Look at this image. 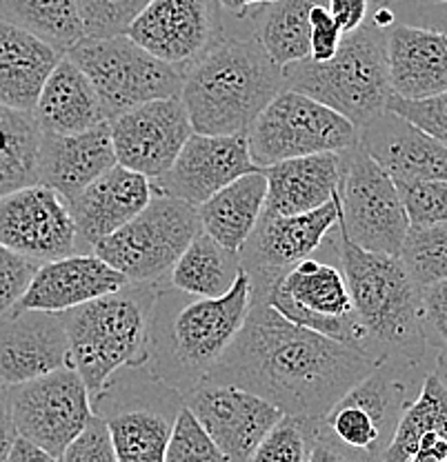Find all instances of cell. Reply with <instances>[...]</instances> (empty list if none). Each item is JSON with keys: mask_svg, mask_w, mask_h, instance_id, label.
Returning a JSON list of instances; mask_svg holds the SVG:
<instances>
[{"mask_svg": "<svg viewBox=\"0 0 447 462\" xmlns=\"http://www.w3.org/2000/svg\"><path fill=\"white\" fill-rule=\"evenodd\" d=\"M372 367L360 351L298 327L252 298L237 338L205 383L232 384L285 416L319 420Z\"/></svg>", "mask_w": 447, "mask_h": 462, "instance_id": "6da1fadb", "label": "cell"}, {"mask_svg": "<svg viewBox=\"0 0 447 462\" xmlns=\"http://www.w3.org/2000/svg\"><path fill=\"white\" fill-rule=\"evenodd\" d=\"M252 302V282L240 273L223 298H196L158 282L145 369L161 383L190 393L208 380L214 365L234 343Z\"/></svg>", "mask_w": 447, "mask_h": 462, "instance_id": "7a4b0ae2", "label": "cell"}, {"mask_svg": "<svg viewBox=\"0 0 447 462\" xmlns=\"http://www.w3.org/2000/svg\"><path fill=\"white\" fill-rule=\"evenodd\" d=\"M334 249L348 281L354 311L365 331V351L374 365L378 360L432 363L421 307V289L412 282L398 256L365 252L339 227ZM439 351V349H434Z\"/></svg>", "mask_w": 447, "mask_h": 462, "instance_id": "3957f363", "label": "cell"}, {"mask_svg": "<svg viewBox=\"0 0 447 462\" xmlns=\"http://www.w3.org/2000/svg\"><path fill=\"white\" fill-rule=\"evenodd\" d=\"M285 89L283 69L254 36H223L182 71L181 100L194 134H245Z\"/></svg>", "mask_w": 447, "mask_h": 462, "instance_id": "277c9868", "label": "cell"}, {"mask_svg": "<svg viewBox=\"0 0 447 462\" xmlns=\"http://www.w3.org/2000/svg\"><path fill=\"white\" fill-rule=\"evenodd\" d=\"M158 282H127L118 291L62 311L70 365L80 374L89 398L125 367H145L149 322Z\"/></svg>", "mask_w": 447, "mask_h": 462, "instance_id": "5b68a950", "label": "cell"}, {"mask_svg": "<svg viewBox=\"0 0 447 462\" xmlns=\"http://www.w3.org/2000/svg\"><path fill=\"white\" fill-rule=\"evenodd\" d=\"M285 89L319 100L363 129L387 109L392 96L387 69V32L372 21L345 33L336 56L328 62L310 58L283 67Z\"/></svg>", "mask_w": 447, "mask_h": 462, "instance_id": "8992f818", "label": "cell"}, {"mask_svg": "<svg viewBox=\"0 0 447 462\" xmlns=\"http://www.w3.org/2000/svg\"><path fill=\"white\" fill-rule=\"evenodd\" d=\"M434 363L378 360L372 372L319 418L321 431L360 458L383 462L403 411L418 396Z\"/></svg>", "mask_w": 447, "mask_h": 462, "instance_id": "52a82bcc", "label": "cell"}, {"mask_svg": "<svg viewBox=\"0 0 447 462\" xmlns=\"http://www.w3.org/2000/svg\"><path fill=\"white\" fill-rule=\"evenodd\" d=\"M182 396L145 367H125L91 398V411L107 422L118 462H165Z\"/></svg>", "mask_w": 447, "mask_h": 462, "instance_id": "ba28073f", "label": "cell"}, {"mask_svg": "<svg viewBox=\"0 0 447 462\" xmlns=\"http://www.w3.org/2000/svg\"><path fill=\"white\" fill-rule=\"evenodd\" d=\"M200 231L199 207L154 194L145 209L100 240L94 254L129 282H165L176 260Z\"/></svg>", "mask_w": 447, "mask_h": 462, "instance_id": "9c48e42d", "label": "cell"}, {"mask_svg": "<svg viewBox=\"0 0 447 462\" xmlns=\"http://www.w3.org/2000/svg\"><path fill=\"white\" fill-rule=\"evenodd\" d=\"M245 136L258 170L314 153H343L359 144V129L348 118L292 89L274 96Z\"/></svg>", "mask_w": 447, "mask_h": 462, "instance_id": "30bf717a", "label": "cell"}, {"mask_svg": "<svg viewBox=\"0 0 447 462\" xmlns=\"http://www.w3.org/2000/svg\"><path fill=\"white\" fill-rule=\"evenodd\" d=\"M65 56L94 85L107 120L152 100L181 98L182 69L158 60L129 36L83 38Z\"/></svg>", "mask_w": 447, "mask_h": 462, "instance_id": "8fae6325", "label": "cell"}, {"mask_svg": "<svg viewBox=\"0 0 447 462\" xmlns=\"http://www.w3.org/2000/svg\"><path fill=\"white\" fill-rule=\"evenodd\" d=\"M252 298L267 302L294 325L368 356L365 331L354 311L348 281L336 264L305 258L278 276L263 293H252Z\"/></svg>", "mask_w": 447, "mask_h": 462, "instance_id": "7c38bea8", "label": "cell"}, {"mask_svg": "<svg viewBox=\"0 0 447 462\" xmlns=\"http://www.w3.org/2000/svg\"><path fill=\"white\" fill-rule=\"evenodd\" d=\"M339 227L365 252L398 256L410 220L394 178L360 144L345 152L339 194Z\"/></svg>", "mask_w": 447, "mask_h": 462, "instance_id": "4fadbf2b", "label": "cell"}, {"mask_svg": "<svg viewBox=\"0 0 447 462\" xmlns=\"http://www.w3.org/2000/svg\"><path fill=\"white\" fill-rule=\"evenodd\" d=\"M9 398L18 436L56 458L94 416L88 387L74 367L9 387Z\"/></svg>", "mask_w": 447, "mask_h": 462, "instance_id": "5bb4252c", "label": "cell"}, {"mask_svg": "<svg viewBox=\"0 0 447 462\" xmlns=\"http://www.w3.org/2000/svg\"><path fill=\"white\" fill-rule=\"evenodd\" d=\"M0 245L41 264L91 254L67 200L45 185L23 187L0 199Z\"/></svg>", "mask_w": 447, "mask_h": 462, "instance_id": "9a60e30c", "label": "cell"}, {"mask_svg": "<svg viewBox=\"0 0 447 462\" xmlns=\"http://www.w3.org/2000/svg\"><path fill=\"white\" fill-rule=\"evenodd\" d=\"M336 225H339L336 196L325 207L307 214L261 216L252 236L238 252L240 267L252 282V293H263L287 269L314 256Z\"/></svg>", "mask_w": 447, "mask_h": 462, "instance_id": "2e32d148", "label": "cell"}, {"mask_svg": "<svg viewBox=\"0 0 447 462\" xmlns=\"http://www.w3.org/2000/svg\"><path fill=\"white\" fill-rule=\"evenodd\" d=\"M127 36L158 60L185 71L225 36L216 0H152Z\"/></svg>", "mask_w": 447, "mask_h": 462, "instance_id": "e0dca14e", "label": "cell"}, {"mask_svg": "<svg viewBox=\"0 0 447 462\" xmlns=\"http://www.w3.org/2000/svg\"><path fill=\"white\" fill-rule=\"evenodd\" d=\"M107 123L118 165L143 173L149 180L167 173L194 134L181 98L152 100Z\"/></svg>", "mask_w": 447, "mask_h": 462, "instance_id": "ac0fdd59", "label": "cell"}, {"mask_svg": "<svg viewBox=\"0 0 447 462\" xmlns=\"http://www.w3.org/2000/svg\"><path fill=\"white\" fill-rule=\"evenodd\" d=\"M182 404L205 427L229 462H247L263 438L283 418L272 402L232 387L200 383L182 396Z\"/></svg>", "mask_w": 447, "mask_h": 462, "instance_id": "d6986e66", "label": "cell"}, {"mask_svg": "<svg viewBox=\"0 0 447 462\" xmlns=\"http://www.w3.org/2000/svg\"><path fill=\"white\" fill-rule=\"evenodd\" d=\"M252 171H258V167L249 156L245 134H234V136L191 134L190 141L182 144L174 165L158 180H152V185L154 194L200 207L229 182Z\"/></svg>", "mask_w": 447, "mask_h": 462, "instance_id": "ffe728a7", "label": "cell"}, {"mask_svg": "<svg viewBox=\"0 0 447 462\" xmlns=\"http://www.w3.org/2000/svg\"><path fill=\"white\" fill-rule=\"evenodd\" d=\"M70 365V338L62 314L9 310L0 316V383H30Z\"/></svg>", "mask_w": 447, "mask_h": 462, "instance_id": "44dd1931", "label": "cell"}, {"mask_svg": "<svg viewBox=\"0 0 447 462\" xmlns=\"http://www.w3.org/2000/svg\"><path fill=\"white\" fill-rule=\"evenodd\" d=\"M127 282L123 273L96 254H74V256L38 264L30 287L14 310L62 314L96 298L118 291Z\"/></svg>", "mask_w": 447, "mask_h": 462, "instance_id": "7402d4cb", "label": "cell"}, {"mask_svg": "<svg viewBox=\"0 0 447 462\" xmlns=\"http://www.w3.org/2000/svg\"><path fill=\"white\" fill-rule=\"evenodd\" d=\"M152 199V180L116 162L67 205L85 247L94 254V247L100 240L136 218Z\"/></svg>", "mask_w": 447, "mask_h": 462, "instance_id": "603a6c76", "label": "cell"}, {"mask_svg": "<svg viewBox=\"0 0 447 462\" xmlns=\"http://www.w3.org/2000/svg\"><path fill=\"white\" fill-rule=\"evenodd\" d=\"M359 144L394 180H447V147L386 109L359 132Z\"/></svg>", "mask_w": 447, "mask_h": 462, "instance_id": "cb8c5ba5", "label": "cell"}, {"mask_svg": "<svg viewBox=\"0 0 447 462\" xmlns=\"http://www.w3.org/2000/svg\"><path fill=\"white\" fill-rule=\"evenodd\" d=\"M116 165L109 123L83 134H42L38 152V185H45L70 202Z\"/></svg>", "mask_w": 447, "mask_h": 462, "instance_id": "d4e9b609", "label": "cell"}, {"mask_svg": "<svg viewBox=\"0 0 447 462\" xmlns=\"http://www.w3.org/2000/svg\"><path fill=\"white\" fill-rule=\"evenodd\" d=\"M392 96L423 100L447 91V33L412 25L387 32Z\"/></svg>", "mask_w": 447, "mask_h": 462, "instance_id": "484cf974", "label": "cell"}, {"mask_svg": "<svg viewBox=\"0 0 447 462\" xmlns=\"http://www.w3.org/2000/svg\"><path fill=\"white\" fill-rule=\"evenodd\" d=\"M345 170L343 153H314L265 167L263 216H296L325 207L336 196Z\"/></svg>", "mask_w": 447, "mask_h": 462, "instance_id": "4316f807", "label": "cell"}, {"mask_svg": "<svg viewBox=\"0 0 447 462\" xmlns=\"http://www.w3.org/2000/svg\"><path fill=\"white\" fill-rule=\"evenodd\" d=\"M33 118L42 134H83L107 123L100 96L80 67L70 56H62L59 65L42 87Z\"/></svg>", "mask_w": 447, "mask_h": 462, "instance_id": "83f0119b", "label": "cell"}, {"mask_svg": "<svg viewBox=\"0 0 447 462\" xmlns=\"http://www.w3.org/2000/svg\"><path fill=\"white\" fill-rule=\"evenodd\" d=\"M62 56L33 33L0 21V103L33 112L42 87Z\"/></svg>", "mask_w": 447, "mask_h": 462, "instance_id": "f1b7e54d", "label": "cell"}, {"mask_svg": "<svg viewBox=\"0 0 447 462\" xmlns=\"http://www.w3.org/2000/svg\"><path fill=\"white\" fill-rule=\"evenodd\" d=\"M267 180L263 170L245 173L199 207L200 227L229 252H240L263 216Z\"/></svg>", "mask_w": 447, "mask_h": 462, "instance_id": "f546056e", "label": "cell"}, {"mask_svg": "<svg viewBox=\"0 0 447 462\" xmlns=\"http://www.w3.org/2000/svg\"><path fill=\"white\" fill-rule=\"evenodd\" d=\"M243 273L238 252H229L200 231L167 276V285L196 298H223Z\"/></svg>", "mask_w": 447, "mask_h": 462, "instance_id": "4dcf8cb0", "label": "cell"}, {"mask_svg": "<svg viewBox=\"0 0 447 462\" xmlns=\"http://www.w3.org/2000/svg\"><path fill=\"white\" fill-rule=\"evenodd\" d=\"M427 433L447 436V367L443 354H439L434 367L427 372L418 396L403 411L383 462H407Z\"/></svg>", "mask_w": 447, "mask_h": 462, "instance_id": "1f68e13d", "label": "cell"}, {"mask_svg": "<svg viewBox=\"0 0 447 462\" xmlns=\"http://www.w3.org/2000/svg\"><path fill=\"white\" fill-rule=\"evenodd\" d=\"M328 0H276L254 12V38L278 67L310 58V16Z\"/></svg>", "mask_w": 447, "mask_h": 462, "instance_id": "d6a6232c", "label": "cell"}, {"mask_svg": "<svg viewBox=\"0 0 447 462\" xmlns=\"http://www.w3.org/2000/svg\"><path fill=\"white\" fill-rule=\"evenodd\" d=\"M42 132L33 112L0 103V199L38 185V152Z\"/></svg>", "mask_w": 447, "mask_h": 462, "instance_id": "836d02e7", "label": "cell"}, {"mask_svg": "<svg viewBox=\"0 0 447 462\" xmlns=\"http://www.w3.org/2000/svg\"><path fill=\"white\" fill-rule=\"evenodd\" d=\"M0 21L25 29L61 54L85 38L76 0H0Z\"/></svg>", "mask_w": 447, "mask_h": 462, "instance_id": "e575fe53", "label": "cell"}, {"mask_svg": "<svg viewBox=\"0 0 447 462\" xmlns=\"http://www.w3.org/2000/svg\"><path fill=\"white\" fill-rule=\"evenodd\" d=\"M398 258L421 291L443 281L447 278V223L407 229Z\"/></svg>", "mask_w": 447, "mask_h": 462, "instance_id": "d590c367", "label": "cell"}, {"mask_svg": "<svg viewBox=\"0 0 447 462\" xmlns=\"http://www.w3.org/2000/svg\"><path fill=\"white\" fill-rule=\"evenodd\" d=\"M316 420L285 416L272 427L247 462H307L314 447Z\"/></svg>", "mask_w": 447, "mask_h": 462, "instance_id": "8d00e7d4", "label": "cell"}, {"mask_svg": "<svg viewBox=\"0 0 447 462\" xmlns=\"http://www.w3.org/2000/svg\"><path fill=\"white\" fill-rule=\"evenodd\" d=\"M152 0H76L85 38L127 36Z\"/></svg>", "mask_w": 447, "mask_h": 462, "instance_id": "74e56055", "label": "cell"}, {"mask_svg": "<svg viewBox=\"0 0 447 462\" xmlns=\"http://www.w3.org/2000/svg\"><path fill=\"white\" fill-rule=\"evenodd\" d=\"M165 462H229L194 413L182 404L174 420Z\"/></svg>", "mask_w": 447, "mask_h": 462, "instance_id": "f35d334b", "label": "cell"}, {"mask_svg": "<svg viewBox=\"0 0 447 462\" xmlns=\"http://www.w3.org/2000/svg\"><path fill=\"white\" fill-rule=\"evenodd\" d=\"M410 227L447 223V180H394Z\"/></svg>", "mask_w": 447, "mask_h": 462, "instance_id": "ab89813d", "label": "cell"}, {"mask_svg": "<svg viewBox=\"0 0 447 462\" xmlns=\"http://www.w3.org/2000/svg\"><path fill=\"white\" fill-rule=\"evenodd\" d=\"M387 109L401 118L410 120L412 125H416L418 129H423L447 147V91L423 100H405L398 98V96H389Z\"/></svg>", "mask_w": 447, "mask_h": 462, "instance_id": "60d3db41", "label": "cell"}, {"mask_svg": "<svg viewBox=\"0 0 447 462\" xmlns=\"http://www.w3.org/2000/svg\"><path fill=\"white\" fill-rule=\"evenodd\" d=\"M61 462H118L114 449L112 433L100 416H91L83 431L67 445L61 454Z\"/></svg>", "mask_w": 447, "mask_h": 462, "instance_id": "b9f144b4", "label": "cell"}, {"mask_svg": "<svg viewBox=\"0 0 447 462\" xmlns=\"http://www.w3.org/2000/svg\"><path fill=\"white\" fill-rule=\"evenodd\" d=\"M38 264L41 263L21 256V254L0 245V316L16 307V302L30 287Z\"/></svg>", "mask_w": 447, "mask_h": 462, "instance_id": "7bdbcfd3", "label": "cell"}, {"mask_svg": "<svg viewBox=\"0 0 447 462\" xmlns=\"http://www.w3.org/2000/svg\"><path fill=\"white\" fill-rule=\"evenodd\" d=\"M425 334L434 349H447V278L421 291Z\"/></svg>", "mask_w": 447, "mask_h": 462, "instance_id": "ee69618b", "label": "cell"}, {"mask_svg": "<svg viewBox=\"0 0 447 462\" xmlns=\"http://www.w3.org/2000/svg\"><path fill=\"white\" fill-rule=\"evenodd\" d=\"M345 33L331 18L328 5H316L310 16V60L328 62L336 56Z\"/></svg>", "mask_w": 447, "mask_h": 462, "instance_id": "f6af8a7d", "label": "cell"}, {"mask_svg": "<svg viewBox=\"0 0 447 462\" xmlns=\"http://www.w3.org/2000/svg\"><path fill=\"white\" fill-rule=\"evenodd\" d=\"M372 0H328V9L343 33L357 32L368 23Z\"/></svg>", "mask_w": 447, "mask_h": 462, "instance_id": "bcb514c9", "label": "cell"}, {"mask_svg": "<svg viewBox=\"0 0 447 462\" xmlns=\"http://www.w3.org/2000/svg\"><path fill=\"white\" fill-rule=\"evenodd\" d=\"M307 462H372V460L360 458V456L336 445L331 438H328L323 431H321L319 420H316L314 447H312V454L310 458H307Z\"/></svg>", "mask_w": 447, "mask_h": 462, "instance_id": "7dc6e473", "label": "cell"}, {"mask_svg": "<svg viewBox=\"0 0 447 462\" xmlns=\"http://www.w3.org/2000/svg\"><path fill=\"white\" fill-rule=\"evenodd\" d=\"M18 440L16 425H14L12 398H9V387L0 383V462H7L14 445Z\"/></svg>", "mask_w": 447, "mask_h": 462, "instance_id": "c3c4849f", "label": "cell"}, {"mask_svg": "<svg viewBox=\"0 0 447 462\" xmlns=\"http://www.w3.org/2000/svg\"><path fill=\"white\" fill-rule=\"evenodd\" d=\"M7 462H61V460L56 458V456H51L50 451L41 449L38 445H33V442L18 436L16 445H14Z\"/></svg>", "mask_w": 447, "mask_h": 462, "instance_id": "681fc988", "label": "cell"}, {"mask_svg": "<svg viewBox=\"0 0 447 462\" xmlns=\"http://www.w3.org/2000/svg\"><path fill=\"white\" fill-rule=\"evenodd\" d=\"M216 3L220 5L223 12H229L232 16L243 18L247 16V14H252L254 9H261L265 7V5L276 3V0H216Z\"/></svg>", "mask_w": 447, "mask_h": 462, "instance_id": "f907efd6", "label": "cell"}, {"mask_svg": "<svg viewBox=\"0 0 447 462\" xmlns=\"http://www.w3.org/2000/svg\"><path fill=\"white\" fill-rule=\"evenodd\" d=\"M372 23H374V25H377L378 29H389V27H392V25H394V14H392V9L378 7L377 14H374V16H372Z\"/></svg>", "mask_w": 447, "mask_h": 462, "instance_id": "816d5d0a", "label": "cell"}, {"mask_svg": "<svg viewBox=\"0 0 447 462\" xmlns=\"http://www.w3.org/2000/svg\"><path fill=\"white\" fill-rule=\"evenodd\" d=\"M441 354H443V360H445V367H447V349H443V351H441Z\"/></svg>", "mask_w": 447, "mask_h": 462, "instance_id": "f5cc1de1", "label": "cell"}, {"mask_svg": "<svg viewBox=\"0 0 447 462\" xmlns=\"http://www.w3.org/2000/svg\"><path fill=\"white\" fill-rule=\"evenodd\" d=\"M439 3H447V0H439Z\"/></svg>", "mask_w": 447, "mask_h": 462, "instance_id": "db71d44e", "label": "cell"}]
</instances>
